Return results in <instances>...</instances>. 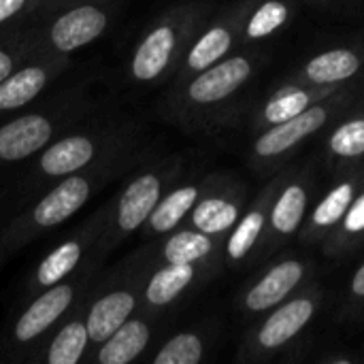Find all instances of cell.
<instances>
[{
	"instance_id": "cell-1",
	"label": "cell",
	"mask_w": 364,
	"mask_h": 364,
	"mask_svg": "<svg viewBox=\"0 0 364 364\" xmlns=\"http://www.w3.org/2000/svg\"><path fill=\"white\" fill-rule=\"evenodd\" d=\"M267 60L258 45L239 47L218 64L181 83H173L160 105V113L188 132L226 128L237 119L243 94L256 81Z\"/></svg>"
},
{
	"instance_id": "cell-2",
	"label": "cell",
	"mask_w": 364,
	"mask_h": 364,
	"mask_svg": "<svg viewBox=\"0 0 364 364\" xmlns=\"http://www.w3.org/2000/svg\"><path fill=\"white\" fill-rule=\"evenodd\" d=\"M141 162V149L130 154H119L102 160L94 166L66 175L45 188L34 196L0 232V245L6 256L23 250L38 237L55 230L68 222L77 211H81L98 192H102L111 181L124 177Z\"/></svg>"
},
{
	"instance_id": "cell-3",
	"label": "cell",
	"mask_w": 364,
	"mask_h": 364,
	"mask_svg": "<svg viewBox=\"0 0 364 364\" xmlns=\"http://www.w3.org/2000/svg\"><path fill=\"white\" fill-rule=\"evenodd\" d=\"M141 147L143 124L139 119H107L100 124L73 126L32 158L19 183V196L28 205L53 181L113 156L139 151Z\"/></svg>"
},
{
	"instance_id": "cell-4",
	"label": "cell",
	"mask_w": 364,
	"mask_h": 364,
	"mask_svg": "<svg viewBox=\"0 0 364 364\" xmlns=\"http://www.w3.org/2000/svg\"><path fill=\"white\" fill-rule=\"evenodd\" d=\"M213 4L205 0L177 2L164 9L139 36L128 60V77L139 85L168 83L190 43L211 17Z\"/></svg>"
},
{
	"instance_id": "cell-5",
	"label": "cell",
	"mask_w": 364,
	"mask_h": 364,
	"mask_svg": "<svg viewBox=\"0 0 364 364\" xmlns=\"http://www.w3.org/2000/svg\"><path fill=\"white\" fill-rule=\"evenodd\" d=\"M183 175L179 156L136 164V171L122 183L117 194L102 205L105 224L94 245V260L105 262L128 237L139 232L166 190Z\"/></svg>"
},
{
	"instance_id": "cell-6",
	"label": "cell",
	"mask_w": 364,
	"mask_h": 364,
	"mask_svg": "<svg viewBox=\"0 0 364 364\" xmlns=\"http://www.w3.org/2000/svg\"><path fill=\"white\" fill-rule=\"evenodd\" d=\"M100 264L102 262L90 258L68 279L45 288L21 303V309L0 331V364H28L32 352L92 288L100 273Z\"/></svg>"
},
{
	"instance_id": "cell-7",
	"label": "cell",
	"mask_w": 364,
	"mask_h": 364,
	"mask_svg": "<svg viewBox=\"0 0 364 364\" xmlns=\"http://www.w3.org/2000/svg\"><path fill=\"white\" fill-rule=\"evenodd\" d=\"M92 113L85 87L64 90L47 100L0 119V171L32 160L55 136Z\"/></svg>"
},
{
	"instance_id": "cell-8",
	"label": "cell",
	"mask_w": 364,
	"mask_h": 364,
	"mask_svg": "<svg viewBox=\"0 0 364 364\" xmlns=\"http://www.w3.org/2000/svg\"><path fill=\"white\" fill-rule=\"evenodd\" d=\"M363 87L364 81L348 85L337 94L316 102L296 117L256 132L247 151V164L260 175L279 171L282 166L290 164L292 156L307 141L328 130L346 111H350L363 98Z\"/></svg>"
},
{
	"instance_id": "cell-9",
	"label": "cell",
	"mask_w": 364,
	"mask_h": 364,
	"mask_svg": "<svg viewBox=\"0 0 364 364\" xmlns=\"http://www.w3.org/2000/svg\"><path fill=\"white\" fill-rule=\"evenodd\" d=\"M154 262L151 245L134 250L107 273H98L87 296V331L92 350L141 309L143 279Z\"/></svg>"
},
{
	"instance_id": "cell-10",
	"label": "cell",
	"mask_w": 364,
	"mask_h": 364,
	"mask_svg": "<svg viewBox=\"0 0 364 364\" xmlns=\"http://www.w3.org/2000/svg\"><path fill=\"white\" fill-rule=\"evenodd\" d=\"M117 0H79L34 17L30 26L32 58H70L98 41L113 23Z\"/></svg>"
},
{
	"instance_id": "cell-11",
	"label": "cell",
	"mask_w": 364,
	"mask_h": 364,
	"mask_svg": "<svg viewBox=\"0 0 364 364\" xmlns=\"http://www.w3.org/2000/svg\"><path fill=\"white\" fill-rule=\"evenodd\" d=\"M322 305V286L316 282L305 284L290 299L258 316L260 320L245 333L239 346L237 363H264L284 352L296 337H301L309 328V324L318 318Z\"/></svg>"
},
{
	"instance_id": "cell-12",
	"label": "cell",
	"mask_w": 364,
	"mask_h": 364,
	"mask_svg": "<svg viewBox=\"0 0 364 364\" xmlns=\"http://www.w3.org/2000/svg\"><path fill=\"white\" fill-rule=\"evenodd\" d=\"M252 4L254 0H235L215 15L211 13V17L190 43L175 77L171 79V85L181 83L235 53L241 47V32Z\"/></svg>"
},
{
	"instance_id": "cell-13",
	"label": "cell",
	"mask_w": 364,
	"mask_h": 364,
	"mask_svg": "<svg viewBox=\"0 0 364 364\" xmlns=\"http://www.w3.org/2000/svg\"><path fill=\"white\" fill-rule=\"evenodd\" d=\"M105 224L102 207L96 209L83 224H79L66 239H62L47 256L38 260V264L30 271L23 282V288L17 296V303H26L34 294L51 288L64 279H68L77 269H81L90 258H94V245L100 237Z\"/></svg>"
},
{
	"instance_id": "cell-14",
	"label": "cell",
	"mask_w": 364,
	"mask_h": 364,
	"mask_svg": "<svg viewBox=\"0 0 364 364\" xmlns=\"http://www.w3.org/2000/svg\"><path fill=\"white\" fill-rule=\"evenodd\" d=\"M314 188H316V179L311 166H292V171L288 173V177L284 179V183L279 186L273 198L260 260H267L286 241L299 235L307 218V211L311 207Z\"/></svg>"
},
{
	"instance_id": "cell-15",
	"label": "cell",
	"mask_w": 364,
	"mask_h": 364,
	"mask_svg": "<svg viewBox=\"0 0 364 364\" xmlns=\"http://www.w3.org/2000/svg\"><path fill=\"white\" fill-rule=\"evenodd\" d=\"M294 164H286L277 171L273 179L264 183V188L256 194L254 200L247 203L243 209L241 218L237 224L230 228V232L224 239V252L222 258L228 267H247L254 262H260L264 237H267V226H269V211L273 205V198L292 171Z\"/></svg>"
},
{
	"instance_id": "cell-16",
	"label": "cell",
	"mask_w": 364,
	"mask_h": 364,
	"mask_svg": "<svg viewBox=\"0 0 364 364\" xmlns=\"http://www.w3.org/2000/svg\"><path fill=\"white\" fill-rule=\"evenodd\" d=\"M311 260L301 256H284L245 284L237 299V305L243 316L258 318L299 292L305 284L311 282Z\"/></svg>"
},
{
	"instance_id": "cell-17",
	"label": "cell",
	"mask_w": 364,
	"mask_h": 364,
	"mask_svg": "<svg viewBox=\"0 0 364 364\" xmlns=\"http://www.w3.org/2000/svg\"><path fill=\"white\" fill-rule=\"evenodd\" d=\"M247 207V186L230 173H213L211 183L186 218V226L226 239Z\"/></svg>"
},
{
	"instance_id": "cell-18",
	"label": "cell",
	"mask_w": 364,
	"mask_h": 364,
	"mask_svg": "<svg viewBox=\"0 0 364 364\" xmlns=\"http://www.w3.org/2000/svg\"><path fill=\"white\" fill-rule=\"evenodd\" d=\"M70 68V58L34 55L0 81V119L28 109Z\"/></svg>"
},
{
	"instance_id": "cell-19",
	"label": "cell",
	"mask_w": 364,
	"mask_h": 364,
	"mask_svg": "<svg viewBox=\"0 0 364 364\" xmlns=\"http://www.w3.org/2000/svg\"><path fill=\"white\" fill-rule=\"evenodd\" d=\"M218 267L209 264H177V262H151L141 290V309L164 314L181 299H186L196 286L211 277Z\"/></svg>"
},
{
	"instance_id": "cell-20",
	"label": "cell",
	"mask_w": 364,
	"mask_h": 364,
	"mask_svg": "<svg viewBox=\"0 0 364 364\" xmlns=\"http://www.w3.org/2000/svg\"><path fill=\"white\" fill-rule=\"evenodd\" d=\"M286 81L322 87H346L364 81V45H337L311 53L286 75Z\"/></svg>"
},
{
	"instance_id": "cell-21",
	"label": "cell",
	"mask_w": 364,
	"mask_h": 364,
	"mask_svg": "<svg viewBox=\"0 0 364 364\" xmlns=\"http://www.w3.org/2000/svg\"><path fill=\"white\" fill-rule=\"evenodd\" d=\"M87 296L90 290L58 322V326L47 335V339L32 352L28 364L87 363L92 352V339L87 331Z\"/></svg>"
},
{
	"instance_id": "cell-22",
	"label": "cell",
	"mask_w": 364,
	"mask_h": 364,
	"mask_svg": "<svg viewBox=\"0 0 364 364\" xmlns=\"http://www.w3.org/2000/svg\"><path fill=\"white\" fill-rule=\"evenodd\" d=\"M363 188L360 166H352L339 173L337 181L309 207L307 218L299 230L303 245H322V241L337 228L352 200Z\"/></svg>"
},
{
	"instance_id": "cell-23",
	"label": "cell",
	"mask_w": 364,
	"mask_h": 364,
	"mask_svg": "<svg viewBox=\"0 0 364 364\" xmlns=\"http://www.w3.org/2000/svg\"><path fill=\"white\" fill-rule=\"evenodd\" d=\"M339 90H343V87H322V85H307V83L286 81L284 79L275 90H271L254 107L252 119H250V130L256 134V132H260L264 128L288 122V119L296 117L299 113L307 111L309 107H314L316 102L337 94Z\"/></svg>"
},
{
	"instance_id": "cell-24",
	"label": "cell",
	"mask_w": 364,
	"mask_h": 364,
	"mask_svg": "<svg viewBox=\"0 0 364 364\" xmlns=\"http://www.w3.org/2000/svg\"><path fill=\"white\" fill-rule=\"evenodd\" d=\"M162 314L139 309L134 311L117 331H113L102 343H98L87 363L92 364H130L141 358L158 328V318Z\"/></svg>"
},
{
	"instance_id": "cell-25",
	"label": "cell",
	"mask_w": 364,
	"mask_h": 364,
	"mask_svg": "<svg viewBox=\"0 0 364 364\" xmlns=\"http://www.w3.org/2000/svg\"><path fill=\"white\" fill-rule=\"evenodd\" d=\"M224 239L181 224L179 228L160 237V243L151 245L154 262L177 264H209L220 267L224 262Z\"/></svg>"
},
{
	"instance_id": "cell-26",
	"label": "cell",
	"mask_w": 364,
	"mask_h": 364,
	"mask_svg": "<svg viewBox=\"0 0 364 364\" xmlns=\"http://www.w3.org/2000/svg\"><path fill=\"white\" fill-rule=\"evenodd\" d=\"M211 179H213V173L192 177V179L181 177L177 183H173L166 190V194L160 198V203L156 205V209L151 211V215L147 218V222L143 224L139 232L145 239H160L166 232L179 228L190 215V211L194 209L196 200L203 196V192L211 183Z\"/></svg>"
},
{
	"instance_id": "cell-27",
	"label": "cell",
	"mask_w": 364,
	"mask_h": 364,
	"mask_svg": "<svg viewBox=\"0 0 364 364\" xmlns=\"http://www.w3.org/2000/svg\"><path fill=\"white\" fill-rule=\"evenodd\" d=\"M324 158L335 173L364 162V100L346 111L324 136Z\"/></svg>"
},
{
	"instance_id": "cell-28",
	"label": "cell",
	"mask_w": 364,
	"mask_h": 364,
	"mask_svg": "<svg viewBox=\"0 0 364 364\" xmlns=\"http://www.w3.org/2000/svg\"><path fill=\"white\" fill-rule=\"evenodd\" d=\"M296 15L294 0H254L241 32V47L260 45L284 32Z\"/></svg>"
},
{
	"instance_id": "cell-29",
	"label": "cell",
	"mask_w": 364,
	"mask_h": 364,
	"mask_svg": "<svg viewBox=\"0 0 364 364\" xmlns=\"http://www.w3.org/2000/svg\"><path fill=\"white\" fill-rule=\"evenodd\" d=\"M364 243V186L350 209L337 224V228L322 241V252L328 258H341L350 252L358 250Z\"/></svg>"
},
{
	"instance_id": "cell-30",
	"label": "cell",
	"mask_w": 364,
	"mask_h": 364,
	"mask_svg": "<svg viewBox=\"0 0 364 364\" xmlns=\"http://www.w3.org/2000/svg\"><path fill=\"white\" fill-rule=\"evenodd\" d=\"M209 339L203 331L190 328L168 337L151 356L154 364H200L207 356Z\"/></svg>"
},
{
	"instance_id": "cell-31",
	"label": "cell",
	"mask_w": 364,
	"mask_h": 364,
	"mask_svg": "<svg viewBox=\"0 0 364 364\" xmlns=\"http://www.w3.org/2000/svg\"><path fill=\"white\" fill-rule=\"evenodd\" d=\"M30 58H32V38H30L28 23L0 34V81Z\"/></svg>"
},
{
	"instance_id": "cell-32",
	"label": "cell",
	"mask_w": 364,
	"mask_h": 364,
	"mask_svg": "<svg viewBox=\"0 0 364 364\" xmlns=\"http://www.w3.org/2000/svg\"><path fill=\"white\" fill-rule=\"evenodd\" d=\"M43 9V0H0V34L30 23Z\"/></svg>"
},
{
	"instance_id": "cell-33",
	"label": "cell",
	"mask_w": 364,
	"mask_h": 364,
	"mask_svg": "<svg viewBox=\"0 0 364 364\" xmlns=\"http://www.w3.org/2000/svg\"><path fill=\"white\" fill-rule=\"evenodd\" d=\"M360 309H364V260L356 267V271L352 273V277L348 282L341 316L350 318V316H354V311H360Z\"/></svg>"
},
{
	"instance_id": "cell-34",
	"label": "cell",
	"mask_w": 364,
	"mask_h": 364,
	"mask_svg": "<svg viewBox=\"0 0 364 364\" xmlns=\"http://www.w3.org/2000/svg\"><path fill=\"white\" fill-rule=\"evenodd\" d=\"M363 358L350 354V352H328L318 363L320 364H358Z\"/></svg>"
},
{
	"instance_id": "cell-35",
	"label": "cell",
	"mask_w": 364,
	"mask_h": 364,
	"mask_svg": "<svg viewBox=\"0 0 364 364\" xmlns=\"http://www.w3.org/2000/svg\"><path fill=\"white\" fill-rule=\"evenodd\" d=\"M73 2H79V0H43V9H41L38 15L47 13V11H53V9H60V6H66V4H73Z\"/></svg>"
},
{
	"instance_id": "cell-36",
	"label": "cell",
	"mask_w": 364,
	"mask_h": 364,
	"mask_svg": "<svg viewBox=\"0 0 364 364\" xmlns=\"http://www.w3.org/2000/svg\"><path fill=\"white\" fill-rule=\"evenodd\" d=\"M6 258V252H4V247L0 245V264H2V260Z\"/></svg>"
},
{
	"instance_id": "cell-37",
	"label": "cell",
	"mask_w": 364,
	"mask_h": 364,
	"mask_svg": "<svg viewBox=\"0 0 364 364\" xmlns=\"http://www.w3.org/2000/svg\"><path fill=\"white\" fill-rule=\"evenodd\" d=\"M360 175H363V186H364V162L360 164Z\"/></svg>"
},
{
	"instance_id": "cell-38",
	"label": "cell",
	"mask_w": 364,
	"mask_h": 364,
	"mask_svg": "<svg viewBox=\"0 0 364 364\" xmlns=\"http://www.w3.org/2000/svg\"><path fill=\"white\" fill-rule=\"evenodd\" d=\"M309 2H328V0H309Z\"/></svg>"
},
{
	"instance_id": "cell-39",
	"label": "cell",
	"mask_w": 364,
	"mask_h": 364,
	"mask_svg": "<svg viewBox=\"0 0 364 364\" xmlns=\"http://www.w3.org/2000/svg\"><path fill=\"white\" fill-rule=\"evenodd\" d=\"M0 209H2V196H0Z\"/></svg>"
},
{
	"instance_id": "cell-40",
	"label": "cell",
	"mask_w": 364,
	"mask_h": 364,
	"mask_svg": "<svg viewBox=\"0 0 364 364\" xmlns=\"http://www.w3.org/2000/svg\"><path fill=\"white\" fill-rule=\"evenodd\" d=\"M363 360H364V356H363Z\"/></svg>"
}]
</instances>
